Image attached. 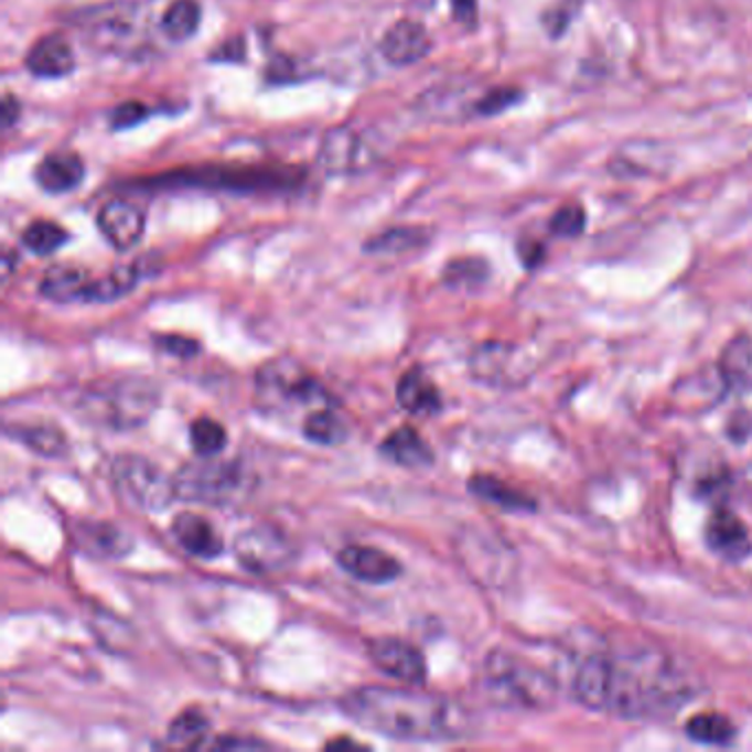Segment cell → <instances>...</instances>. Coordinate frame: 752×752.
Listing matches in <instances>:
<instances>
[{
	"instance_id": "1",
	"label": "cell",
	"mask_w": 752,
	"mask_h": 752,
	"mask_svg": "<svg viewBox=\"0 0 752 752\" xmlns=\"http://www.w3.org/2000/svg\"><path fill=\"white\" fill-rule=\"evenodd\" d=\"M576 699L624 719H664L692 697L684 673L655 648L591 653L573 673Z\"/></svg>"
},
{
	"instance_id": "2",
	"label": "cell",
	"mask_w": 752,
	"mask_h": 752,
	"mask_svg": "<svg viewBox=\"0 0 752 752\" xmlns=\"http://www.w3.org/2000/svg\"><path fill=\"white\" fill-rule=\"evenodd\" d=\"M342 712L357 726L404 741H445L465 737L470 712L441 695L395 686H359L340 699Z\"/></svg>"
},
{
	"instance_id": "3",
	"label": "cell",
	"mask_w": 752,
	"mask_h": 752,
	"mask_svg": "<svg viewBox=\"0 0 752 752\" xmlns=\"http://www.w3.org/2000/svg\"><path fill=\"white\" fill-rule=\"evenodd\" d=\"M481 684L494 703L523 710H542L558 692L547 670L503 648L490 651L483 659Z\"/></svg>"
},
{
	"instance_id": "4",
	"label": "cell",
	"mask_w": 752,
	"mask_h": 752,
	"mask_svg": "<svg viewBox=\"0 0 752 752\" xmlns=\"http://www.w3.org/2000/svg\"><path fill=\"white\" fill-rule=\"evenodd\" d=\"M159 399L157 388L148 379H115L88 388L79 406L86 419L99 421L108 428H135L148 419Z\"/></svg>"
},
{
	"instance_id": "5",
	"label": "cell",
	"mask_w": 752,
	"mask_h": 752,
	"mask_svg": "<svg viewBox=\"0 0 752 752\" xmlns=\"http://www.w3.org/2000/svg\"><path fill=\"white\" fill-rule=\"evenodd\" d=\"M174 479V494L187 503L225 507L245 487V472L234 461L201 456L183 463Z\"/></svg>"
},
{
	"instance_id": "6",
	"label": "cell",
	"mask_w": 752,
	"mask_h": 752,
	"mask_svg": "<svg viewBox=\"0 0 752 752\" xmlns=\"http://www.w3.org/2000/svg\"><path fill=\"white\" fill-rule=\"evenodd\" d=\"M110 483L117 496L135 509H165L174 494V479L165 476L159 465L137 454H119L110 465Z\"/></svg>"
},
{
	"instance_id": "7",
	"label": "cell",
	"mask_w": 752,
	"mask_h": 752,
	"mask_svg": "<svg viewBox=\"0 0 752 752\" xmlns=\"http://www.w3.org/2000/svg\"><path fill=\"white\" fill-rule=\"evenodd\" d=\"M258 399L269 410H287L291 406H307L324 399V388L300 364L278 359L265 364L256 375Z\"/></svg>"
},
{
	"instance_id": "8",
	"label": "cell",
	"mask_w": 752,
	"mask_h": 752,
	"mask_svg": "<svg viewBox=\"0 0 752 752\" xmlns=\"http://www.w3.org/2000/svg\"><path fill=\"white\" fill-rule=\"evenodd\" d=\"M234 556L243 569L256 576H273L289 569L298 556L296 542L276 525H254L234 538Z\"/></svg>"
},
{
	"instance_id": "9",
	"label": "cell",
	"mask_w": 752,
	"mask_h": 752,
	"mask_svg": "<svg viewBox=\"0 0 752 752\" xmlns=\"http://www.w3.org/2000/svg\"><path fill=\"white\" fill-rule=\"evenodd\" d=\"M368 657L382 673L393 679L406 681L410 686H421L426 681V659L421 651L406 640L373 637L368 640Z\"/></svg>"
},
{
	"instance_id": "10",
	"label": "cell",
	"mask_w": 752,
	"mask_h": 752,
	"mask_svg": "<svg viewBox=\"0 0 752 752\" xmlns=\"http://www.w3.org/2000/svg\"><path fill=\"white\" fill-rule=\"evenodd\" d=\"M97 225L115 249L135 247L146 229L143 210L128 198H110L97 214Z\"/></svg>"
},
{
	"instance_id": "11",
	"label": "cell",
	"mask_w": 752,
	"mask_h": 752,
	"mask_svg": "<svg viewBox=\"0 0 752 752\" xmlns=\"http://www.w3.org/2000/svg\"><path fill=\"white\" fill-rule=\"evenodd\" d=\"M71 538L75 547L95 558L119 560L132 549V538L108 520H77L71 527Z\"/></svg>"
},
{
	"instance_id": "12",
	"label": "cell",
	"mask_w": 752,
	"mask_h": 752,
	"mask_svg": "<svg viewBox=\"0 0 752 752\" xmlns=\"http://www.w3.org/2000/svg\"><path fill=\"white\" fill-rule=\"evenodd\" d=\"M337 565L357 580L382 584L399 578L401 562L370 545H346L337 551Z\"/></svg>"
},
{
	"instance_id": "13",
	"label": "cell",
	"mask_w": 752,
	"mask_h": 752,
	"mask_svg": "<svg viewBox=\"0 0 752 752\" xmlns=\"http://www.w3.org/2000/svg\"><path fill=\"white\" fill-rule=\"evenodd\" d=\"M432 42L426 26L415 20H397L379 40V51L393 66H410L423 60Z\"/></svg>"
},
{
	"instance_id": "14",
	"label": "cell",
	"mask_w": 752,
	"mask_h": 752,
	"mask_svg": "<svg viewBox=\"0 0 752 752\" xmlns=\"http://www.w3.org/2000/svg\"><path fill=\"white\" fill-rule=\"evenodd\" d=\"M708 547L726 560H743L752 551L750 534L741 518L728 509H717L706 523Z\"/></svg>"
},
{
	"instance_id": "15",
	"label": "cell",
	"mask_w": 752,
	"mask_h": 752,
	"mask_svg": "<svg viewBox=\"0 0 752 752\" xmlns=\"http://www.w3.org/2000/svg\"><path fill=\"white\" fill-rule=\"evenodd\" d=\"M172 534L176 542L194 558L212 560L223 554V538L216 527L201 514L181 512L172 520Z\"/></svg>"
},
{
	"instance_id": "16",
	"label": "cell",
	"mask_w": 752,
	"mask_h": 752,
	"mask_svg": "<svg viewBox=\"0 0 752 752\" xmlns=\"http://www.w3.org/2000/svg\"><path fill=\"white\" fill-rule=\"evenodd\" d=\"M362 152V137L353 126H335L324 132L318 148V165L329 174L355 170Z\"/></svg>"
},
{
	"instance_id": "17",
	"label": "cell",
	"mask_w": 752,
	"mask_h": 752,
	"mask_svg": "<svg viewBox=\"0 0 752 752\" xmlns=\"http://www.w3.org/2000/svg\"><path fill=\"white\" fill-rule=\"evenodd\" d=\"M379 452L393 463L408 468V470H421L434 461V454L428 441L412 426H406V423L388 432V437L379 445Z\"/></svg>"
},
{
	"instance_id": "18",
	"label": "cell",
	"mask_w": 752,
	"mask_h": 752,
	"mask_svg": "<svg viewBox=\"0 0 752 752\" xmlns=\"http://www.w3.org/2000/svg\"><path fill=\"white\" fill-rule=\"evenodd\" d=\"M24 64L37 77H64L75 68V55L62 35H44L29 49Z\"/></svg>"
},
{
	"instance_id": "19",
	"label": "cell",
	"mask_w": 752,
	"mask_h": 752,
	"mask_svg": "<svg viewBox=\"0 0 752 752\" xmlns=\"http://www.w3.org/2000/svg\"><path fill=\"white\" fill-rule=\"evenodd\" d=\"M93 282L95 278L86 269L57 265L44 273L40 291L44 298L55 302H90Z\"/></svg>"
},
{
	"instance_id": "20",
	"label": "cell",
	"mask_w": 752,
	"mask_h": 752,
	"mask_svg": "<svg viewBox=\"0 0 752 752\" xmlns=\"http://www.w3.org/2000/svg\"><path fill=\"white\" fill-rule=\"evenodd\" d=\"M35 181L51 194H64L84 179V163L75 152H51L35 168Z\"/></svg>"
},
{
	"instance_id": "21",
	"label": "cell",
	"mask_w": 752,
	"mask_h": 752,
	"mask_svg": "<svg viewBox=\"0 0 752 752\" xmlns=\"http://www.w3.org/2000/svg\"><path fill=\"white\" fill-rule=\"evenodd\" d=\"M397 401L406 412L419 417H432L441 410V395L421 368H410L399 377Z\"/></svg>"
},
{
	"instance_id": "22",
	"label": "cell",
	"mask_w": 752,
	"mask_h": 752,
	"mask_svg": "<svg viewBox=\"0 0 752 752\" xmlns=\"http://www.w3.org/2000/svg\"><path fill=\"white\" fill-rule=\"evenodd\" d=\"M302 432L313 443L335 445L348 437V426L331 406H320L304 417Z\"/></svg>"
},
{
	"instance_id": "23",
	"label": "cell",
	"mask_w": 752,
	"mask_h": 752,
	"mask_svg": "<svg viewBox=\"0 0 752 752\" xmlns=\"http://www.w3.org/2000/svg\"><path fill=\"white\" fill-rule=\"evenodd\" d=\"M468 485H470L472 494H476L479 498L490 501L498 507H505V509H531L534 507L531 498H527L523 492H516L514 487H509L507 483H503L494 476L476 474L470 479Z\"/></svg>"
},
{
	"instance_id": "24",
	"label": "cell",
	"mask_w": 752,
	"mask_h": 752,
	"mask_svg": "<svg viewBox=\"0 0 752 752\" xmlns=\"http://www.w3.org/2000/svg\"><path fill=\"white\" fill-rule=\"evenodd\" d=\"M201 22V4L196 0H174L161 15V33L170 40H187Z\"/></svg>"
},
{
	"instance_id": "25",
	"label": "cell",
	"mask_w": 752,
	"mask_h": 752,
	"mask_svg": "<svg viewBox=\"0 0 752 752\" xmlns=\"http://www.w3.org/2000/svg\"><path fill=\"white\" fill-rule=\"evenodd\" d=\"M686 734L699 743L723 745L734 739V726L726 715L719 712H699L688 719Z\"/></svg>"
},
{
	"instance_id": "26",
	"label": "cell",
	"mask_w": 752,
	"mask_h": 752,
	"mask_svg": "<svg viewBox=\"0 0 752 752\" xmlns=\"http://www.w3.org/2000/svg\"><path fill=\"white\" fill-rule=\"evenodd\" d=\"M66 240L68 232L53 221H33L22 232V245L37 256H49L57 251Z\"/></svg>"
},
{
	"instance_id": "27",
	"label": "cell",
	"mask_w": 752,
	"mask_h": 752,
	"mask_svg": "<svg viewBox=\"0 0 752 752\" xmlns=\"http://www.w3.org/2000/svg\"><path fill=\"white\" fill-rule=\"evenodd\" d=\"M139 280V269L135 265H119L110 269L104 278H95L90 302H110L126 296Z\"/></svg>"
},
{
	"instance_id": "28",
	"label": "cell",
	"mask_w": 752,
	"mask_h": 752,
	"mask_svg": "<svg viewBox=\"0 0 752 752\" xmlns=\"http://www.w3.org/2000/svg\"><path fill=\"white\" fill-rule=\"evenodd\" d=\"M207 719L201 710L190 708L176 715L168 728V741L176 748H196L205 739L207 732Z\"/></svg>"
},
{
	"instance_id": "29",
	"label": "cell",
	"mask_w": 752,
	"mask_h": 752,
	"mask_svg": "<svg viewBox=\"0 0 752 752\" xmlns=\"http://www.w3.org/2000/svg\"><path fill=\"white\" fill-rule=\"evenodd\" d=\"M15 439H20L24 445L35 450L37 454L57 456L66 450V437L57 426L49 423H31L15 428Z\"/></svg>"
},
{
	"instance_id": "30",
	"label": "cell",
	"mask_w": 752,
	"mask_h": 752,
	"mask_svg": "<svg viewBox=\"0 0 752 752\" xmlns=\"http://www.w3.org/2000/svg\"><path fill=\"white\" fill-rule=\"evenodd\" d=\"M190 445L198 456H214L227 445V432L216 419L198 417L190 423Z\"/></svg>"
},
{
	"instance_id": "31",
	"label": "cell",
	"mask_w": 752,
	"mask_h": 752,
	"mask_svg": "<svg viewBox=\"0 0 752 752\" xmlns=\"http://www.w3.org/2000/svg\"><path fill=\"white\" fill-rule=\"evenodd\" d=\"M423 245V232L417 227H393L373 236L364 249L370 254H404Z\"/></svg>"
},
{
	"instance_id": "32",
	"label": "cell",
	"mask_w": 752,
	"mask_h": 752,
	"mask_svg": "<svg viewBox=\"0 0 752 752\" xmlns=\"http://www.w3.org/2000/svg\"><path fill=\"white\" fill-rule=\"evenodd\" d=\"M487 276V265L479 258H459L448 262L443 271V280L452 287H470L481 282Z\"/></svg>"
},
{
	"instance_id": "33",
	"label": "cell",
	"mask_w": 752,
	"mask_h": 752,
	"mask_svg": "<svg viewBox=\"0 0 752 752\" xmlns=\"http://www.w3.org/2000/svg\"><path fill=\"white\" fill-rule=\"evenodd\" d=\"M584 227V212L580 205L576 203H569V205H562L560 210H556V214L551 216L549 221V229L556 234V236H578Z\"/></svg>"
},
{
	"instance_id": "34",
	"label": "cell",
	"mask_w": 752,
	"mask_h": 752,
	"mask_svg": "<svg viewBox=\"0 0 752 752\" xmlns=\"http://www.w3.org/2000/svg\"><path fill=\"white\" fill-rule=\"evenodd\" d=\"M518 99H520V93L514 90V88H494V90H487L474 104V112H479V115H494V112H501V110L509 108Z\"/></svg>"
},
{
	"instance_id": "35",
	"label": "cell",
	"mask_w": 752,
	"mask_h": 752,
	"mask_svg": "<svg viewBox=\"0 0 752 752\" xmlns=\"http://www.w3.org/2000/svg\"><path fill=\"white\" fill-rule=\"evenodd\" d=\"M148 108L141 101H126L119 104L112 112H110V126L117 128H130L135 123H139L141 119H146Z\"/></svg>"
},
{
	"instance_id": "36",
	"label": "cell",
	"mask_w": 752,
	"mask_h": 752,
	"mask_svg": "<svg viewBox=\"0 0 752 752\" xmlns=\"http://www.w3.org/2000/svg\"><path fill=\"white\" fill-rule=\"evenodd\" d=\"M157 346L161 351H168V353L179 355V357H187V355L196 353V342L181 337V335H161V337H157Z\"/></svg>"
},
{
	"instance_id": "37",
	"label": "cell",
	"mask_w": 752,
	"mask_h": 752,
	"mask_svg": "<svg viewBox=\"0 0 752 752\" xmlns=\"http://www.w3.org/2000/svg\"><path fill=\"white\" fill-rule=\"evenodd\" d=\"M18 117H20V101H18L11 93H4V97H2V108H0L2 126H4V128H11V126L15 123Z\"/></svg>"
},
{
	"instance_id": "38",
	"label": "cell",
	"mask_w": 752,
	"mask_h": 752,
	"mask_svg": "<svg viewBox=\"0 0 752 752\" xmlns=\"http://www.w3.org/2000/svg\"><path fill=\"white\" fill-rule=\"evenodd\" d=\"M265 743L258 739H240L236 734H223L210 743V748H262Z\"/></svg>"
},
{
	"instance_id": "39",
	"label": "cell",
	"mask_w": 752,
	"mask_h": 752,
	"mask_svg": "<svg viewBox=\"0 0 752 752\" xmlns=\"http://www.w3.org/2000/svg\"><path fill=\"white\" fill-rule=\"evenodd\" d=\"M452 13L459 22L472 24L476 18V0H450Z\"/></svg>"
},
{
	"instance_id": "40",
	"label": "cell",
	"mask_w": 752,
	"mask_h": 752,
	"mask_svg": "<svg viewBox=\"0 0 752 752\" xmlns=\"http://www.w3.org/2000/svg\"><path fill=\"white\" fill-rule=\"evenodd\" d=\"M730 359H732V362H739V351H737V346H732V348H730ZM723 368H726V370H730V373H732V377H737V375L745 373L750 366H748V364H743V366H741V364H734V366H732V364H723Z\"/></svg>"
}]
</instances>
